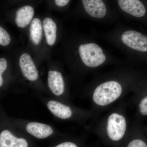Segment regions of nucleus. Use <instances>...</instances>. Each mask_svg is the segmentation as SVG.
Here are the masks:
<instances>
[{"mask_svg":"<svg viewBox=\"0 0 147 147\" xmlns=\"http://www.w3.org/2000/svg\"><path fill=\"white\" fill-rule=\"evenodd\" d=\"M47 82L49 88L53 94L59 96L63 93L65 84L63 77L61 72L53 70L49 71Z\"/></svg>","mask_w":147,"mask_h":147,"instance_id":"0eeeda50","label":"nucleus"},{"mask_svg":"<svg viewBox=\"0 0 147 147\" xmlns=\"http://www.w3.org/2000/svg\"><path fill=\"white\" fill-rule=\"evenodd\" d=\"M82 2L87 14L100 23L113 24L118 22L117 16L108 11L103 0H82Z\"/></svg>","mask_w":147,"mask_h":147,"instance_id":"20e7f679","label":"nucleus"},{"mask_svg":"<svg viewBox=\"0 0 147 147\" xmlns=\"http://www.w3.org/2000/svg\"><path fill=\"white\" fill-rule=\"evenodd\" d=\"M118 5L131 20H140L146 14V9L140 0H117Z\"/></svg>","mask_w":147,"mask_h":147,"instance_id":"39448f33","label":"nucleus"},{"mask_svg":"<svg viewBox=\"0 0 147 147\" xmlns=\"http://www.w3.org/2000/svg\"><path fill=\"white\" fill-rule=\"evenodd\" d=\"M130 101L132 105H135L137 115L147 116V94L142 97L131 96Z\"/></svg>","mask_w":147,"mask_h":147,"instance_id":"4468645a","label":"nucleus"},{"mask_svg":"<svg viewBox=\"0 0 147 147\" xmlns=\"http://www.w3.org/2000/svg\"><path fill=\"white\" fill-rule=\"evenodd\" d=\"M140 72L134 66L119 65L100 74L94 80L91 98L95 115L108 111L130 93L141 81Z\"/></svg>","mask_w":147,"mask_h":147,"instance_id":"f257e3e1","label":"nucleus"},{"mask_svg":"<svg viewBox=\"0 0 147 147\" xmlns=\"http://www.w3.org/2000/svg\"><path fill=\"white\" fill-rule=\"evenodd\" d=\"M55 147H78L77 145L71 142H65L57 145Z\"/></svg>","mask_w":147,"mask_h":147,"instance_id":"6ab92c4d","label":"nucleus"},{"mask_svg":"<svg viewBox=\"0 0 147 147\" xmlns=\"http://www.w3.org/2000/svg\"><path fill=\"white\" fill-rule=\"evenodd\" d=\"M19 65L23 75L29 81L34 82L38 79V71L28 54L24 53L21 55L19 58Z\"/></svg>","mask_w":147,"mask_h":147,"instance_id":"423d86ee","label":"nucleus"},{"mask_svg":"<svg viewBox=\"0 0 147 147\" xmlns=\"http://www.w3.org/2000/svg\"><path fill=\"white\" fill-rule=\"evenodd\" d=\"M26 130L29 134L38 139H44L53 134V129L48 125L32 122L27 125Z\"/></svg>","mask_w":147,"mask_h":147,"instance_id":"6e6552de","label":"nucleus"},{"mask_svg":"<svg viewBox=\"0 0 147 147\" xmlns=\"http://www.w3.org/2000/svg\"><path fill=\"white\" fill-rule=\"evenodd\" d=\"M34 13V9L30 6H24L18 9L15 19L17 26L21 28L26 27L31 21Z\"/></svg>","mask_w":147,"mask_h":147,"instance_id":"9b49d317","label":"nucleus"},{"mask_svg":"<svg viewBox=\"0 0 147 147\" xmlns=\"http://www.w3.org/2000/svg\"><path fill=\"white\" fill-rule=\"evenodd\" d=\"M127 104L121 102L117 106H113L96 124L100 131L105 132L113 142H119L123 139L131 125L126 114Z\"/></svg>","mask_w":147,"mask_h":147,"instance_id":"7ed1b4c3","label":"nucleus"},{"mask_svg":"<svg viewBox=\"0 0 147 147\" xmlns=\"http://www.w3.org/2000/svg\"><path fill=\"white\" fill-rule=\"evenodd\" d=\"M127 147H147V145L142 139L136 138L129 142Z\"/></svg>","mask_w":147,"mask_h":147,"instance_id":"dca6fc26","label":"nucleus"},{"mask_svg":"<svg viewBox=\"0 0 147 147\" xmlns=\"http://www.w3.org/2000/svg\"><path fill=\"white\" fill-rule=\"evenodd\" d=\"M7 66V61L5 58H1L0 59V77H2V75L6 69Z\"/></svg>","mask_w":147,"mask_h":147,"instance_id":"f3484780","label":"nucleus"},{"mask_svg":"<svg viewBox=\"0 0 147 147\" xmlns=\"http://www.w3.org/2000/svg\"><path fill=\"white\" fill-rule=\"evenodd\" d=\"M42 27L47 44L51 46L54 45L57 38L56 24L51 18H45L43 20Z\"/></svg>","mask_w":147,"mask_h":147,"instance_id":"f8f14e48","label":"nucleus"},{"mask_svg":"<svg viewBox=\"0 0 147 147\" xmlns=\"http://www.w3.org/2000/svg\"><path fill=\"white\" fill-rule=\"evenodd\" d=\"M0 147H28V144L26 139L17 138L5 129L0 134Z\"/></svg>","mask_w":147,"mask_h":147,"instance_id":"9d476101","label":"nucleus"},{"mask_svg":"<svg viewBox=\"0 0 147 147\" xmlns=\"http://www.w3.org/2000/svg\"><path fill=\"white\" fill-rule=\"evenodd\" d=\"M47 107L55 117L62 119L70 118L74 115L71 107L55 100H50L47 102Z\"/></svg>","mask_w":147,"mask_h":147,"instance_id":"1a4fd4ad","label":"nucleus"},{"mask_svg":"<svg viewBox=\"0 0 147 147\" xmlns=\"http://www.w3.org/2000/svg\"><path fill=\"white\" fill-rule=\"evenodd\" d=\"M42 25L41 21L35 18L32 21L30 27V35L32 42L36 45L39 44L42 36Z\"/></svg>","mask_w":147,"mask_h":147,"instance_id":"ddd939ff","label":"nucleus"},{"mask_svg":"<svg viewBox=\"0 0 147 147\" xmlns=\"http://www.w3.org/2000/svg\"><path fill=\"white\" fill-rule=\"evenodd\" d=\"M70 0H55L56 5L60 7L65 6L69 2Z\"/></svg>","mask_w":147,"mask_h":147,"instance_id":"a211bd4d","label":"nucleus"},{"mask_svg":"<svg viewBox=\"0 0 147 147\" xmlns=\"http://www.w3.org/2000/svg\"><path fill=\"white\" fill-rule=\"evenodd\" d=\"M10 41V36L8 32L2 27H0V45L7 46L9 44Z\"/></svg>","mask_w":147,"mask_h":147,"instance_id":"2eb2a0df","label":"nucleus"},{"mask_svg":"<svg viewBox=\"0 0 147 147\" xmlns=\"http://www.w3.org/2000/svg\"><path fill=\"white\" fill-rule=\"evenodd\" d=\"M101 36L132 62L147 55V35L120 22H117L112 30Z\"/></svg>","mask_w":147,"mask_h":147,"instance_id":"f03ea898","label":"nucleus"}]
</instances>
